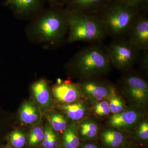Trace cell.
Segmentation results:
<instances>
[{
    "instance_id": "7a4b0ae2",
    "label": "cell",
    "mask_w": 148,
    "mask_h": 148,
    "mask_svg": "<svg viewBox=\"0 0 148 148\" xmlns=\"http://www.w3.org/2000/svg\"><path fill=\"white\" fill-rule=\"evenodd\" d=\"M72 63L77 73L86 79L107 74L112 66L106 47L101 42L82 49L74 56Z\"/></svg>"
},
{
    "instance_id": "83f0119b",
    "label": "cell",
    "mask_w": 148,
    "mask_h": 148,
    "mask_svg": "<svg viewBox=\"0 0 148 148\" xmlns=\"http://www.w3.org/2000/svg\"><path fill=\"white\" fill-rule=\"evenodd\" d=\"M12 148L8 147H5V148Z\"/></svg>"
},
{
    "instance_id": "4316f807",
    "label": "cell",
    "mask_w": 148,
    "mask_h": 148,
    "mask_svg": "<svg viewBox=\"0 0 148 148\" xmlns=\"http://www.w3.org/2000/svg\"><path fill=\"white\" fill-rule=\"evenodd\" d=\"M82 148H98L95 145L92 144H87L84 145Z\"/></svg>"
},
{
    "instance_id": "277c9868",
    "label": "cell",
    "mask_w": 148,
    "mask_h": 148,
    "mask_svg": "<svg viewBox=\"0 0 148 148\" xmlns=\"http://www.w3.org/2000/svg\"><path fill=\"white\" fill-rule=\"evenodd\" d=\"M66 10L68 12V42H101L108 36L97 14Z\"/></svg>"
},
{
    "instance_id": "3957f363",
    "label": "cell",
    "mask_w": 148,
    "mask_h": 148,
    "mask_svg": "<svg viewBox=\"0 0 148 148\" xmlns=\"http://www.w3.org/2000/svg\"><path fill=\"white\" fill-rule=\"evenodd\" d=\"M67 10L52 9L40 15L32 24L31 36L37 41L57 44L68 34Z\"/></svg>"
},
{
    "instance_id": "8fae6325",
    "label": "cell",
    "mask_w": 148,
    "mask_h": 148,
    "mask_svg": "<svg viewBox=\"0 0 148 148\" xmlns=\"http://www.w3.org/2000/svg\"><path fill=\"white\" fill-rule=\"evenodd\" d=\"M31 90L34 101L41 110L47 112L51 110L54 102L45 79H41L34 82L31 86Z\"/></svg>"
},
{
    "instance_id": "e0dca14e",
    "label": "cell",
    "mask_w": 148,
    "mask_h": 148,
    "mask_svg": "<svg viewBox=\"0 0 148 148\" xmlns=\"http://www.w3.org/2000/svg\"><path fill=\"white\" fill-rule=\"evenodd\" d=\"M77 130L78 125L75 123L69 125L64 130L63 135V146L64 148L78 147L79 142Z\"/></svg>"
},
{
    "instance_id": "ffe728a7",
    "label": "cell",
    "mask_w": 148,
    "mask_h": 148,
    "mask_svg": "<svg viewBox=\"0 0 148 148\" xmlns=\"http://www.w3.org/2000/svg\"><path fill=\"white\" fill-rule=\"evenodd\" d=\"M108 100L111 113L113 114L119 113L127 109L124 101L117 94L113 86L111 87L110 92Z\"/></svg>"
},
{
    "instance_id": "f1b7e54d",
    "label": "cell",
    "mask_w": 148,
    "mask_h": 148,
    "mask_svg": "<svg viewBox=\"0 0 148 148\" xmlns=\"http://www.w3.org/2000/svg\"><path fill=\"white\" fill-rule=\"evenodd\" d=\"M61 1H64V0H61Z\"/></svg>"
},
{
    "instance_id": "6da1fadb",
    "label": "cell",
    "mask_w": 148,
    "mask_h": 148,
    "mask_svg": "<svg viewBox=\"0 0 148 148\" xmlns=\"http://www.w3.org/2000/svg\"><path fill=\"white\" fill-rule=\"evenodd\" d=\"M140 13L119 0H110L96 14L107 36L114 39L126 37Z\"/></svg>"
},
{
    "instance_id": "9a60e30c",
    "label": "cell",
    "mask_w": 148,
    "mask_h": 148,
    "mask_svg": "<svg viewBox=\"0 0 148 148\" xmlns=\"http://www.w3.org/2000/svg\"><path fill=\"white\" fill-rule=\"evenodd\" d=\"M60 109L67 117L74 121L82 119L87 112V107L81 102L62 105Z\"/></svg>"
},
{
    "instance_id": "603a6c76",
    "label": "cell",
    "mask_w": 148,
    "mask_h": 148,
    "mask_svg": "<svg viewBox=\"0 0 148 148\" xmlns=\"http://www.w3.org/2000/svg\"><path fill=\"white\" fill-rule=\"evenodd\" d=\"M44 129L39 125H35L30 131L29 138V145L35 146L42 143L44 139Z\"/></svg>"
},
{
    "instance_id": "44dd1931",
    "label": "cell",
    "mask_w": 148,
    "mask_h": 148,
    "mask_svg": "<svg viewBox=\"0 0 148 148\" xmlns=\"http://www.w3.org/2000/svg\"><path fill=\"white\" fill-rule=\"evenodd\" d=\"M44 136L41 143L43 148H57L58 146L57 135L49 125H46L44 128Z\"/></svg>"
},
{
    "instance_id": "ba28073f",
    "label": "cell",
    "mask_w": 148,
    "mask_h": 148,
    "mask_svg": "<svg viewBox=\"0 0 148 148\" xmlns=\"http://www.w3.org/2000/svg\"><path fill=\"white\" fill-rule=\"evenodd\" d=\"M78 86L84 98L95 103L108 99L112 87L106 83L92 79H86Z\"/></svg>"
},
{
    "instance_id": "d4e9b609",
    "label": "cell",
    "mask_w": 148,
    "mask_h": 148,
    "mask_svg": "<svg viewBox=\"0 0 148 148\" xmlns=\"http://www.w3.org/2000/svg\"><path fill=\"white\" fill-rule=\"evenodd\" d=\"M123 3L141 13L147 8L148 0H119Z\"/></svg>"
},
{
    "instance_id": "52a82bcc",
    "label": "cell",
    "mask_w": 148,
    "mask_h": 148,
    "mask_svg": "<svg viewBox=\"0 0 148 148\" xmlns=\"http://www.w3.org/2000/svg\"><path fill=\"white\" fill-rule=\"evenodd\" d=\"M126 38L130 43L138 49L148 50V18L140 13L135 19Z\"/></svg>"
},
{
    "instance_id": "8992f818",
    "label": "cell",
    "mask_w": 148,
    "mask_h": 148,
    "mask_svg": "<svg viewBox=\"0 0 148 148\" xmlns=\"http://www.w3.org/2000/svg\"><path fill=\"white\" fill-rule=\"evenodd\" d=\"M123 89L130 100L137 105L144 106L147 102V82L138 75L129 74L122 79Z\"/></svg>"
},
{
    "instance_id": "30bf717a",
    "label": "cell",
    "mask_w": 148,
    "mask_h": 148,
    "mask_svg": "<svg viewBox=\"0 0 148 148\" xmlns=\"http://www.w3.org/2000/svg\"><path fill=\"white\" fill-rule=\"evenodd\" d=\"M142 116L141 112L138 110L127 109L119 113L113 114L109 118V124L119 130H128L136 126Z\"/></svg>"
},
{
    "instance_id": "484cf974",
    "label": "cell",
    "mask_w": 148,
    "mask_h": 148,
    "mask_svg": "<svg viewBox=\"0 0 148 148\" xmlns=\"http://www.w3.org/2000/svg\"><path fill=\"white\" fill-rule=\"evenodd\" d=\"M138 138L142 140H147L148 138V123L145 120L141 122L137 131Z\"/></svg>"
},
{
    "instance_id": "5b68a950",
    "label": "cell",
    "mask_w": 148,
    "mask_h": 148,
    "mask_svg": "<svg viewBox=\"0 0 148 148\" xmlns=\"http://www.w3.org/2000/svg\"><path fill=\"white\" fill-rule=\"evenodd\" d=\"M106 49L112 66L122 71L129 70L138 61L142 52L125 37L113 39Z\"/></svg>"
},
{
    "instance_id": "7c38bea8",
    "label": "cell",
    "mask_w": 148,
    "mask_h": 148,
    "mask_svg": "<svg viewBox=\"0 0 148 148\" xmlns=\"http://www.w3.org/2000/svg\"><path fill=\"white\" fill-rule=\"evenodd\" d=\"M39 106L34 100L25 101L21 105L18 112L20 121L26 125L38 124L41 120L42 114Z\"/></svg>"
},
{
    "instance_id": "2e32d148",
    "label": "cell",
    "mask_w": 148,
    "mask_h": 148,
    "mask_svg": "<svg viewBox=\"0 0 148 148\" xmlns=\"http://www.w3.org/2000/svg\"><path fill=\"white\" fill-rule=\"evenodd\" d=\"M47 112V119L49 126L55 132H64L69 125L67 116L57 111L51 110Z\"/></svg>"
},
{
    "instance_id": "4fadbf2b",
    "label": "cell",
    "mask_w": 148,
    "mask_h": 148,
    "mask_svg": "<svg viewBox=\"0 0 148 148\" xmlns=\"http://www.w3.org/2000/svg\"><path fill=\"white\" fill-rule=\"evenodd\" d=\"M110 0H72L67 10L96 14Z\"/></svg>"
},
{
    "instance_id": "ac0fdd59",
    "label": "cell",
    "mask_w": 148,
    "mask_h": 148,
    "mask_svg": "<svg viewBox=\"0 0 148 148\" xmlns=\"http://www.w3.org/2000/svg\"><path fill=\"white\" fill-rule=\"evenodd\" d=\"M78 126L80 135L85 139L94 138L98 134L99 130L98 123L92 119L83 120Z\"/></svg>"
},
{
    "instance_id": "cb8c5ba5",
    "label": "cell",
    "mask_w": 148,
    "mask_h": 148,
    "mask_svg": "<svg viewBox=\"0 0 148 148\" xmlns=\"http://www.w3.org/2000/svg\"><path fill=\"white\" fill-rule=\"evenodd\" d=\"M93 110L94 113L100 117L108 115L111 113L108 101L105 100L95 103Z\"/></svg>"
},
{
    "instance_id": "d6986e66",
    "label": "cell",
    "mask_w": 148,
    "mask_h": 148,
    "mask_svg": "<svg viewBox=\"0 0 148 148\" xmlns=\"http://www.w3.org/2000/svg\"><path fill=\"white\" fill-rule=\"evenodd\" d=\"M101 136L105 145L112 148L118 147L124 141L123 135L116 130H106L102 132Z\"/></svg>"
},
{
    "instance_id": "7402d4cb",
    "label": "cell",
    "mask_w": 148,
    "mask_h": 148,
    "mask_svg": "<svg viewBox=\"0 0 148 148\" xmlns=\"http://www.w3.org/2000/svg\"><path fill=\"white\" fill-rule=\"evenodd\" d=\"M8 140L11 145L15 148H22L26 142V135L20 130H15L12 131L8 136Z\"/></svg>"
},
{
    "instance_id": "9c48e42d",
    "label": "cell",
    "mask_w": 148,
    "mask_h": 148,
    "mask_svg": "<svg viewBox=\"0 0 148 148\" xmlns=\"http://www.w3.org/2000/svg\"><path fill=\"white\" fill-rule=\"evenodd\" d=\"M51 92L56 100L62 105L77 102L81 95L78 85L61 79L58 80L52 88Z\"/></svg>"
},
{
    "instance_id": "5bb4252c",
    "label": "cell",
    "mask_w": 148,
    "mask_h": 148,
    "mask_svg": "<svg viewBox=\"0 0 148 148\" xmlns=\"http://www.w3.org/2000/svg\"><path fill=\"white\" fill-rule=\"evenodd\" d=\"M41 0H5V3L13 9L16 13L29 14L39 7Z\"/></svg>"
}]
</instances>
